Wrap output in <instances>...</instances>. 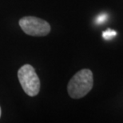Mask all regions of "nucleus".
Returning a JSON list of instances; mask_svg holds the SVG:
<instances>
[{
  "instance_id": "1",
  "label": "nucleus",
  "mask_w": 123,
  "mask_h": 123,
  "mask_svg": "<svg viewBox=\"0 0 123 123\" xmlns=\"http://www.w3.org/2000/svg\"><path fill=\"white\" fill-rule=\"evenodd\" d=\"M93 84V74L88 69L78 71L73 76L67 86L69 95L72 98H81L91 90Z\"/></svg>"
},
{
  "instance_id": "2",
  "label": "nucleus",
  "mask_w": 123,
  "mask_h": 123,
  "mask_svg": "<svg viewBox=\"0 0 123 123\" xmlns=\"http://www.w3.org/2000/svg\"><path fill=\"white\" fill-rule=\"evenodd\" d=\"M18 78L22 88L29 96H36L40 90V81L31 65L26 64L18 71Z\"/></svg>"
},
{
  "instance_id": "3",
  "label": "nucleus",
  "mask_w": 123,
  "mask_h": 123,
  "mask_svg": "<svg viewBox=\"0 0 123 123\" xmlns=\"http://www.w3.org/2000/svg\"><path fill=\"white\" fill-rule=\"evenodd\" d=\"M19 26L26 34L31 36H45L50 31V26L47 22L33 16L22 18Z\"/></svg>"
},
{
  "instance_id": "4",
  "label": "nucleus",
  "mask_w": 123,
  "mask_h": 123,
  "mask_svg": "<svg viewBox=\"0 0 123 123\" xmlns=\"http://www.w3.org/2000/svg\"><path fill=\"white\" fill-rule=\"evenodd\" d=\"M116 35H117V32L114 30H111V29H108V30H106L102 33V37L105 40H110V39H112Z\"/></svg>"
},
{
  "instance_id": "5",
  "label": "nucleus",
  "mask_w": 123,
  "mask_h": 123,
  "mask_svg": "<svg viewBox=\"0 0 123 123\" xmlns=\"http://www.w3.org/2000/svg\"><path fill=\"white\" fill-rule=\"evenodd\" d=\"M106 18H107L106 14H101L97 17V18H96V23L98 24H101V23H104V22L106 20Z\"/></svg>"
},
{
  "instance_id": "6",
  "label": "nucleus",
  "mask_w": 123,
  "mask_h": 123,
  "mask_svg": "<svg viewBox=\"0 0 123 123\" xmlns=\"http://www.w3.org/2000/svg\"><path fill=\"white\" fill-rule=\"evenodd\" d=\"M0 117H1V108H0Z\"/></svg>"
}]
</instances>
